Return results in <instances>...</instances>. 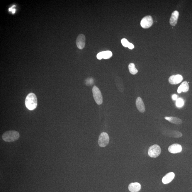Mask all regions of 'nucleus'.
<instances>
[{
    "label": "nucleus",
    "mask_w": 192,
    "mask_h": 192,
    "mask_svg": "<svg viewBox=\"0 0 192 192\" xmlns=\"http://www.w3.org/2000/svg\"><path fill=\"white\" fill-rule=\"evenodd\" d=\"M25 105L30 111L35 109L38 105L37 98L36 95L31 93L27 95L25 100Z\"/></svg>",
    "instance_id": "obj_1"
},
{
    "label": "nucleus",
    "mask_w": 192,
    "mask_h": 192,
    "mask_svg": "<svg viewBox=\"0 0 192 192\" xmlns=\"http://www.w3.org/2000/svg\"><path fill=\"white\" fill-rule=\"evenodd\" d=\"M20 137L19 133L14 130L6 132L2 135V139L5 142H11L16 141Z\"/></svg>",
    "instance_id": "obj_2"
},
{
    "label": "nucleus",
    "mask_w": 192,
    "mask_h": 192,
    "mask_svg": "<svg viewBox=\"0 0 192 192\" xmlns=\"http://www.w3.org/2000/svg\"><path fill=\"white\" fill-rule=\"evenodd\" d=\"M161 152V147L157 145H154L150 147L148 149V154L152 158L157 157Z\"/></svg>",
    "instance_id": "obj_3"
},
{
    "label": "nucleus",
    "mask_w": 192,
    "mask_h": 192,
    "mask_svg": "<svg viewBox=\"0 0 192 192\" xmlns=\"http://www.w3.org/2000/svg\"><path fill=\"white\" fill-rule=\"evenodd\" d=\"M93 97L96 103L98 105H101L103 103V97L101 91L96 86H94L92 89Z\"/></svg>",
    "instance_id": "obj_4"
},
{
    "label": "nucleus",
    "mask_w": 192,
    "mask_h": 192,
    "mask_svg": "<svg viewBox=\"0 0 192 192\" xmlns=\"http://www.w3.org/2000/svg\"><path fill=\"white\" fill-rule=\"evenodd\" d=\"M109 142V137L106 132L101 133L98 140V144L101 147H104L107 146Z\"/></svg>",
    "instance_id": "obj_5"
},
{
    "label": "nucleus",
    "mask_w": 192,
    "mask_h": 192,
    "mask_svg": "<svg viewBox=\"0 0 192 192\" xmlns=\"http://www.w3.org/2000/svg\"><path fill=\"white\" fill-rule=\"evenodd\" d=\"M153 23V20L152 16H146L141 20V25L142 27L144 29H147L151 27Z\"/></svg>",
    "instance_id": "obj_6"
},
{
    "label": "nucleus",
    "mask_w": 192,
    "mask_h": 192,
    "mask_svg": "<svg viewBox=\"0 0 192 192\" xmlns=\"http://www.w3.org/2000/svg\"><path fill=\"white\" fill-rule=\"evenodd\" d=\"M76 45L79 49H82L86 45V37L84 35L79 34L77 38Z\"/></svg>",
    "instance_id": "obj_7"
},
{
    "label": "nucleus",
    "mask_w": 192,
    "mask_h": 192,
    "mask_svg": "<svg viewBox=\"0 0 192 192\" xmlns=\"http://www.w3.org/2000/svg\"><path fill=\"white\" fill-rule=\"evenodd\" d=\"M163 134L165 136L174 138H179L182 136V133L175 130H166L163 132Z\"/></svg>",
    "instance_id": "obj_8"
},
{
    "label": "nucleus",
    "mask_w": 192,
    "mask_h": 192,
    "mask_svg": "<svg viewBox=\"0 0 192 192\" xmlns=\"http://www.w3.org/2000/svg\"><path fill=\"white\" fill-rule=\"evenodd\" d=\"M183 79V77L181 75H174L169 78V82L171 84H177L181 82Z\"/></svg>",
    "instance_id": "obj_9"
},
{
    "label": "nucleus",
    "mask_w": 192,
    "mask_h": 192,
    "mask_svg": "<svg viewBox=\"0 0 192 192\" xmlns=\"http://www.w3.org/2000/svg\"><path fill=\"white\" fill-rule=\"evenodd\" d=\"M112 55L113 53L111 51H107L98 53L96 57L99 60L102 59H108L111 58Z\"/></svg>",
    "instance_id": "obj_10"
},
{
    "label": "nucleus",
    "mask_w": 192,
    "mask_h": 192,
    "mask_svg": "<svg viewBox=\"0 0 192 192\" xmlns=\"http://www.w3.org/2000/svg\"><path fill=\"white\" fill-rule=\"evenodd\" d=\"M182 150V147L179 144H174L171 145L168 148V151L170 153L173 154L181 152Z\"/></svg>",
    "instance_id": "obj_11"
},
{
    "label": "nucleus",
    "mask_w": 192,
    "mask_h": 192,
    "mask_svg": "<svg viewBox=\"0 0 192 192\" xmlns=\"http://www.w3.org/2000/svg\"><path fill=\"white\" fill-rule=\"evenodd\" d=\"M175 177L174 173L173 172H170L164 176L162 181L164 184H166L169 183L172 181Z\"/></svg>",
    "instance_id": "obj_12"
},
{
    "label": "nucleus",
    "mask_w": 192,
    "mask_h": 192,
    "mask_svg": "<svg viewBox=\"0 0 192 192\" xmlns=\"http://www.w3.org/2000/svg\"><path fill=\"white\" fill-rule=\"evenodd\" d=\"M136 103L138 111L140 112L144 113L145 111V106L141 98L138 97L137 98Z\"/></svg>",
    "instance_id": "obj_13"
},
{
    "label": "nucleus",
    "mask_w": 192,
    "mask_h": 192,
    "mask_svg": "<svg viewBox=\"0 0 192 192\" xmlns=\"http://www.w3.org/2000/svg\"><path fill=\"white\" fill-rule=\"evenodd\" d=\"M179 13L177 11H174L172 13L171 17L170 19V24L171 26H175L177 23Z\"/></svg>",
    "instance_id": "obj_14"
},
{
    "label": "nucleus",
    "mask_w": 192,
    "mask_h": 192,
    "mask_svg": "<svg viewBox=\"0 0 192 192\" xmlns=\"http://www.w3.org/2000/svg\"><path fill=\"white\" fill-rule=\"evenodd\" d=\"M141 188V185L138 183H131L128 186V189L131 192H137Z\"/></svg>",
    "instance_id": "obj_15"
},
{
    "label": "nucleus",
    "mask_w": 192,
    "mask_h": 192,
    "mask_svg": "<svg viewBox=\"0 0 192 192\" xmlns=\"http://www.w3.org/2000/svg\"><path fill=\"white\" fill-rule=\"evenodd\" d=\"M189 90V86L188 83L186 81L183 82L181 84L177 90L178 93H180L181 92H186Z\"/></svg>",
    "instance_id": "obj_16"
},
{
    "label": "nucleus",
    "mask_w": 192,
    "mask_h": 192,
    "mask_svg": "<svg viewBox=\"0 0 192 192\" xmlns=\"http://www.w3.org/2000/svg\"><path fill=\"white\" fill-rule=\"evenodd\" d=\"M165 119L168 120L169 122L175 124L180 125L183 123L182 121L180 118L175 117L166 116L165 117Z\"/></svg>",
    "instance_id": "obj_17"
},
{
    "label": "nucleus",
    "mask_w": 192,
    "mask_h": 192,
    "mask_svg": "<svg viewBox=\"0 0 192 192\" xmlns=\"http://www.w3.org/2000/svg\"><path fill=\"white\" fill-rule=\"evenodd\" d=\"M116 82L117 86L119 91L123 92L124 91V87H123V84L122 81L119 77L116 78Z\"/></svg>",
    "instance_id": "obj_18"
},
{
    "label": "nucleus",
    "mask_w": 192,
    "mask_h": 192,
    "mask_svg": "<svg viewBox=\"0 0 192 192\" xmlns=\"http://www.w3.org/2000/svg\"><path fill=\"white\" fill-rule=\"evenodd\" d=\"M128 69H129L130 72L133 75L136 74L138 72V70L135 67L134 63H130L128 65Z\"/></svg>",
    "instance_id": "obj_19"
},
{
    "label": "nucleus",
    "mask_w": 192,
    "mask_h": 192,
    "mask_svg": "<svg viewBox=\"0 0 192 192\" xmlns=\"http://www.w3.org/2000/svg\"><path fill=\"white\" fill-rule=\"evenodd\" d=\"M183 104H184V102L182 98H179L176 100V105L178 107H181L183 106Z\"/></svg>",
    "instance_id": "obj_20"
},
{
    "label": "nucleus",
    "mask_w": 192,
    "mask_h": 192,
    "mask_svg": "<svg viewBox=\"0 0 192 192\" xmlns=\"http://www.w3.org/2000/svg\"><path fill=\"white\" fill-rule=\"evenodd\" d=\"M121 43L125 47H128V45H129L130 43L128 42L126 38H123L121 40Z\"/></svg>",
    "instance_id": "obj_21"
},
{
    "label": "nucleus",
    "mask_w": 192,
    "mask_h": 192,
    "mask_svg": "<svg viewBox=\"0 0 192 192\" xmlns=\"http://www.w3.org/2000/svg\"><path fill=\"white\" fill-rule=\"evenodd\" d=\"M128 48H129L130 49L132 50L133 48H134V46L133 45L132 43H130L129 45L128 46Z\"/></svg>",
    "instance_id": "obj_22"
},
{
    "label": "nucleus",
    "mask_w": 192,
    "mask_h": 192,
    "mask_svg": "<svg viewBox=\"0 0 192 192\" xmlns=\"http://www.w3.org/2000/svg\"><path fill=\"white\" fill-rule=\"evenodd\" d=\"M177 96L176 94L173 95L172 96L173 99L174 100H176L178 99L177 98Z\"/></svg>",
    "instance_id": "obj_23"
},
{
    "label": "nucleus",
    "mask_w": 192,
    "mask_h": 192,
    "mask_svg": "<svg viewBox=\"0 0 192 192\" xmlns=\"http://www.w3.org/2000/svg\"><path fill=\"white\" fill-rule=\"evenodd\" d=\"M16 10L15 9H13V11H12V12L13 14H14V13L16 12Z\"/></svg>",
    "instance_id": "obj_24"
},
{
    "label": "nucleus",
    "mask_w": 192,
    "mask_h": 192,
    "mask_svg": "<svg viewBox=\"0 0 192 192\" xmlns=\"http://www.w3.org/2000/svg\"><path fill=\"white\" fill-rule=\"evenodd\" d=\"M13 8L12 7H11V8H9V11H13Z\"/></svg>",
    "instance_id": "obj_25"
}]
</instances>
